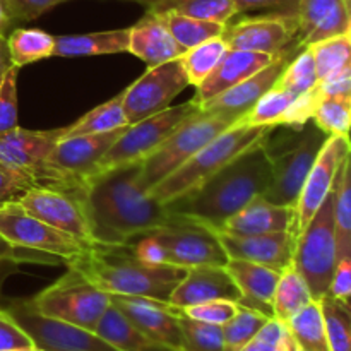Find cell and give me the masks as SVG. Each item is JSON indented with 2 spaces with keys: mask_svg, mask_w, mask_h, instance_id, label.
Instances as JSON below:
<instances>
[{
  "mask_svg": "<svg viewBox=\"0 0 351 351\" xmlns=\"http://www.w3.org/2000/svg\"><path fill=\"white\" fill-rule=\"evenodd\" d=\"M40 314L95 331L110 307V295L91 283L81 271L67 266V273L31 298Z\"/></svg>",
  "mask_w": 351,
  "mask_h": 351,
  "instance_id": "obj_9",
  "label": "cell"
},
{
  "mask_svg": "<svg viewBox=\"0 0 351 351\" xmlns=\"http://www.w3.org/2000/svg\"><path fill=\"white\" fill-rule=\"evenodd\" d=\"M276 127L278 125H249L240 120L225 132L216 136L211 143L206 144L182 167L158 182L149 191L151 197L165 206L189 194L197 189L202 182L208 180L211 175L221 170L225 165H228L233 158L263 141Z\"/></svg>",
  "mask_w": 351,
  "mask_h": 351,
  "instance_id": "obj_6",
  "label": "cell"
},
{
  "mask_svg": "<svg viewBox=\"0 0 351 351\" xmlns=\"http://www.w3.org/2000/svg\"><path fill=\"white\" fill-rule=\"evenodd\" d=\"M226 50H228V45L225 43L221 36L204 41L194 48H189L180 57V64L184 67L185 75H187L189 84H201L211 74L213 69L218 65Z\"/></svg>",
  "mask_w": 351,
  "mask_h": 351,
  "instance_id": "obj_36",
  "label": "cell"
},
{
  "mask_svg": "<svg viewBox=\"0 0 351 351\" xmlns=\"http://www.w3.org/2000/svg\"><path fill=\"white\" fill-rule=\"evenodd\" d=\"M293 218V206L273 204L259 195L243 206L239 213H235L219 232L237 237L290 232Z\"/></svg>",
  "mask_w": 351,
  "mask_h": 351,
  "instance_id": "obj_26",
  "label": "cell"
},
{
  "mask_svg": "<svg viewBox=\"0 0 351 351\" xmlns=\"http://www.w3.org/2000/svg\"><path fill=\"white\" fill-rule=\"evenodd\" d=\"M21 206L34 218L60 230L84 243H93L91 232L77 197L55 189L36 187L19 199Z\"/></svg>",
  "mask_w": 351,
  "mask_h": 351,
  "instance_id": "obj_18",
  "label": "cell"
},
{
  "mask_svg": "<svg viewBox=\"0 0 351 351\" xmlns=\"http://www.w3.org/2000/svg\"><path fill=\"white\" fill-rule=\"evenodd\" d=\"M314 57L315 71H317L319 81L338 74L345 67L351 65V40L350 34L328 38L319 43L308 45Z\"/></svg>",
  "mask_w": 351,
  "mask_h": 351,
  "instance_id": "obj_39",
  "label": "cell"
},
{
  "mask_svg": "<svg viewBox=\"0 0 351 351\" xmlns=\"http://www.w3.org/2000/svg\"><path fill=\"white\" fill-rule=\"evenodd\" d=\"M211 300L242 304V293L225 266L189 267L184 280L171 291L168 304L177 308H185Z\"/></svg>",
  "mask_w": 351,
  "mask_h": 351,
  "instance_id": "obj_21",
  "label": "cell"
},
{
  "mask_svg": "<svg viewBox=\"0 0 351 351\" xmlns=\"http://www.w3.org/2000/svg\"><path fill=\"white\" fill-rule=\"evenodd\" d=\"M326 336L331 351H351V312L350 305L324 295L319 300Z\"/></svg>",
  "mask_w": 351,
  "mask_h": 351,
  "instance_id": "obj_40",
  "label": "cell"
},
{
  "mask_svg": "<svg viewBox=\"0 0 351 351\" xmlns=\"http://www.w3.org/2000/svg\"><path fill=\"white\" fill-rule=\"evenodd\" d=\"M110 304L122 312L146 338L171 351H182L180 308L153 298L110 295Z\"/></svg>",
  "mask_w": 351,
  "mask_h": 351,
  "instance_id": "obj_17",
  "label": "cell"
},
{
  "mask_svg": "<svg viewBox=\"0 0 351 351\" xmlns=\"http://www.w3.org/2000/svg\"><path fill=\"white\" fill-rule=\"evenodd\" d=\"M0 259H12L19 264H45V266H58L65 264L62 257L51 256V254L40 252V250L26 249V247H17L10 243L9 240L0 235Z\"/></svg>",
  "mask_w": 351,
  "mask_h": 351,
  "instance_id": "obj_49",
  "label": "cell"
},
{
  "mask_svg": "<svg viewBox=\"0 0 351 351\" xmlns=\"http://www.w3.org/2000/svg\"><path fill=\"white\" fill-rule=\"evenodd\" d=\"M267 315L256 308L240 305L235 315L226 324L221 326L223 331V351H240L245 345L252 341L254 336L261 331L266 322Z\"/></svg>",
  "mask_w": 351,
  "mask_h": 351,
  "instance_id": "obj_38",
  "label": "cell"
},
{
  "mask_svg": "<svg viewBox=\"0 0 351 351\" xmlns=\"http://www.w3.org/2000/svg\"><path fill=\"white\" fill-rule=\"evenodd\" d=\"M271 180L273 168L263 141H259L197 189L168 202L165 208L170 216L194 219L219 232L235 213L263 195Z\"/></svg>",
  "mask_w": 351,
  "mask_h": 351,
  "instance_id": "obj_2",
  "label": "cell"
},
{
  "mask_svg": "<svg viewBox=\"0 0 351 351\" xmlns=\"http://www.w3.org/2000/svg\"><path fill=\"white\" fill-rule=\"evenodd\" d=\"M130 27L96 33L55 36L53 57H95V55L127 53Z\"/></svg>",
  "mask_w": 351,
  "mask_h": 351,
  "instance_id": "obj_28",
  "label": "cell"
},
{
  "mask_svg": "<svg viewBox=\"0 0 351 351\" xmlns=\"http://www.w3.org/2000/svg\"><path fill=\"white\" fill-rule=\"evenodd\" d=\"M65 266L81 271L95 287L108 295L153 298L168 302L171 291L184 280L187 269L171 264L143 261L130 243L99 245L91 243Z\"/></svg>",
  "mask_w": 351,
  "mask_h": 351,
  "instance_id": "obj_3",
  "label": "cell"
},
{
  "mask_svg": "<svg viewBox=\"0 0 351 351\" xmlns=\"http://www.w3.org/2000/svg\"><path fill=\"white\" fill-rule=\"evenodd\" d=\"M304 47L297 43V40L291 45H288L285 50H281L276 57L273 58L271 64H267L266 67L261 69L259 72L252 74L250 77L243 79L242 82H239L233 88L226 89L225 93L218 95L216 98H213L211 101L204 103L199 108L209 110V112H223L230 113V115L242 117L256 105L257 99L263 95H266L271 88L278 82L280 75L283 74L285 67L290 64L291 58L298 53Z\"/></svg>",
  "mask_w": 351,
  "mask_h": 351,
  "instance_id": "obj_20",
  "label": "cell"
},
{
  "mask_svg": "<svg viewBox=\"0 0 351 351\" xmlns=\"http://www.w3.org/2000/svg\"><path fill=\"white\" fill-rule=\"evenodd\" d=\"M319 77L315 71L314 57L308 47H304L293 58L290 64L285 67L283 74L280 75L278 82L274 86L287 91L288 95L298 98L302 95H307L317 86Z\"/></svg>",
  "mask_w": 351,
  "mask_h": 351,
  "instance_id": "obj_41",
  "label": "cell"
},
{
  "mask_svg": "<svg viewBox=\"0 0 351 351\" xmlns=\"http://www.w3.org/2000/svg\"><path fill=\"white\" fill-rule=\"evenodd\" d=\"M312 122L328 136H348L351 123V96L321 98L312 113Z\"/></svg>",
  "mask_w": 351,
  "mask_h": 351,
  "instance_id": "obj_42",
  "label": "cell"
},
{
  "mask_svg": "<svg viewBox=\"0 0 351 351\" xmlns=\"http://www.w3.org/2000/svg\"><path fill=\"white\" fill-rule=\"evenodd\" d=\"M132 2H137V3H141V5H144V7H146L147 10H151V9H154V7H156L158 3H160V2H163V0H132Z\"/></svg>",
  "mask_w": 351,
  "mask_h": 351,
  "instance_id": "obj_58",
  "label": "cell"
},
{
  "mask_svg": "<svg viewBox=\"0 0 351 351\" xmlns=\"http://www.w3.org/2000/svg\"><path fill=\"white\" fill-rule=\"evenodd\" d=\"M141 163L122 165L84 182L79 202L93 243L123 245L170 219L167 208L137 182Z\"/></svg>",
  "mask_w": 351,
  "mask_h": 351,
  "instance_id": "obj_1",
  "label": "cell"
},
{
  "mask_svg": "<svg viewBox=\"0 0 351 351\" xmlns=\"http://www.w3.org/2000/svg\"><path fill=\"white\" fill-rule=\"evenodd\" d=\"M153 12H178L184 16L226 24L237 16L235 0H163Z\"/></svg>",
  "mask_w": 351,
  "mask_h": 351,
  "instance_id": "obj_37",
  "label": "cell"
},
{
  "mask_svg": "<svg viewBox=\"0 0 351 351\" xmlns=\"http://www.w3.org/2000/svg\"><path fill=\"white\" fill-rule=\"evenodd\" d=\"M225 267L242 293L240 305L256 308L269 319L273 317V297L280 271L240 259H228Z\"/></svg>",
  "mask_w": 351,
  "mask_h": 351,
  "instance_id": "obj_27",
  "label": "cell"
},
{
  "mask_svg": "<svg viewBox=\"0 0 351 351\" xmlns=\"http://www.w3.org/2000/svg\"><path fill=\"white\" fill-rule=\"evenodd\" d=\"M62 2L67 0H5V5L14 23H26L36 19Z\"/></svg>",
  "mask_w": 351,
  "mask_h": 351,
  "instance_id": "obj_53",
  "label": "cell"
},
{
  "mask_svg": "<svg viewBox=\"0 0 351 351\" xmlns=\"http://www.w3.org/2000/svg\"><path fill=\"white\" fill-rule=\"evenodd\" d=\"M285 127L281 132H276V127L263 139L273 168V180L263 197L273 204L295 208L305 178L329 136L312 120L302 127Z\"/></svg>",
  "mask_w": 351,
  "mask_h": 351,
  "instance_id": "obj_4",
  "label": "cell"
},
{
  "mask_svg": "<svg viewBox=\"0 0 351 351\" xmlns=\"http://www.w3.org/2000/svg\"><path fill=\"white\" fill-rule=\"evenodd\" d=\"M189 84L180 58L153 65L122 91V106L129 123L163 112Z\"/></svg>",
  "mask_w": 351,
  "mask_h": 351,
  "instance_id": "obj_13",
  "label": "cell"
},
{
  "mask_svg": "<svg viewBox=\"0 0 351 351\" xmlns=\"http://www.w3.org/2000/svg\"><path fill=\"white\" fill-rule=\"evenodd\" d=\"M291 351H305V350H300V348H297V345H295V346H293V350H291Z\"/></svg>",
  "mask_w": 351,
  "mask_h": 351,
  "instance_id": "obj_60",
  "label": "cell"
},
{
  "mask_svg": "<svg viewBox=\"0 0 351 351\" xmlns=\"http://www.w3.org/2000/svg\"><path fill=\"white\" fill-rule=\"evenodd\" d=\"M315 91L321 98L329 96H351V65L339 71L338 74L331 77L319 81L315 86Z\"/></svg>",
  "mask_w": 351,
  "mask_h": 351,
  "instance_id": "obj_54",
  "label": "cell"
},
{
  "mask_svg": "<svg viewBox=\"0 0 351 351\" xmlns=\"http://www.w3.org/2000/svg\"><path fill=\"white\" fill-rule=\"evenodd\" d=\"M10 67H12V62H10L9 48H7V38L0 36V79Z\"/></svg>",
  "mask_w": 351,
  "mask_h": 351,
  "instance_id": "obj_56",
  "label": "cell"
},
{
  "mask_svg": "<svg viewBox=\"0 0 351 351\" xmlns=\"http://www.w3.org/2000/svg\"><path fill=\"white\" fill-rule=\"evenodd\" d=\"M21 264L16 263L12 259H0V302H2V291H3V283L9 280L10 276L19 273Z\"/></svg>",
  "mask_w": 351,
  "mask_h": 351,
  "instance_id": "obj_55",
  "label": "cell"
},
{
  "mask_svg": "<svg viewBox=\"0 0 351 351\" xmlns=\"http://www.w3.org/2000/svg\"><path fill=\"white\" fill-rule=\"evenodd\" d=\"M101 339L119 351H171L156 345L143 335L125 315L112 304L96 324L95 331Z\"/></svg>",
  "mask_w": 351,
  "mask_h": 351,
  "instance_id": "obj_29",
  "label": "cell"
},
{
  "mask_svg": "<svg viewBox=\"0 0 351 351\" xmlns=\"http://www.w3.org/2000/svg\"><path fill=\"white\" fill-rule=\"evenodd\" d=\"M185 51L171 36L160 14L153 10H147L146 16L130 27L127 53L136 55L149 67L180 58Z\"/></svg>",
  "mask_w": 351,
  "mask_h": 351,
  "instance_id": "obj_25",
  "label": "cell"
},
{
  "mask_svg": "<svg viewBox=\"0 0 351 351\" xmlns=\"http://www.w3.org/2000/svg\"><path fill=\"white\" fill-rule=\"evenodd\" d=\"M0 235L17 247L62 257L65 264L91 245L51 228L41 219L31 216L19 202H9L0 208Z\"/></svg>",
  "mask_w": 351,
  "mask_h": 351,
  "instance_id": "obj_14",
  "label": "cell"
},
{
  "mask_svg": "<svg viewBox=\"0 0 351 351\" xmlns=\"http://www.w3.org/2000/svg\"><path fill=\"white\" fill-rule=\"evenodd\" d=\"M197 110L199 106L191 99L178 106H168L163 112L139 120L136 123H129L119 136V139L101 158L96 173L122 167V165L141 163L143 160H146L187 117H191Z\"/></svg>",
  "mask_w": 351,
  "mask_h": 351,
  "instance_id": "obj_11",
  "label": "cell"
},
{
  "mask_svg": "<svg viewBox=\"0 0 351 351\" xmlns=\"http://www.w3.org/2000/svg\"><path fill=\"white\" fill-rule=\"evenodd\" d=\"M314 300L307 281L293 267V264L285 267L278 280L273 297V317L287 322L291 315L297 314L302 307Z\"/></svg>",
  "mask_w": 351,
  "mask_h": 351,
  "instance_id": "obj_31",
  "label": "cell"
},
{
  "mask_svg": "<svg viewBox=\"0 0 351 351\" xmlns=\"http://www.w3.org/2000/svg\"><path fill=\"white\" fill-rule=\"evenodd\" d=\"M225 249L228 259L249 261V263L263 264L276 271H283L291 266L293 261L295 239L290 232L264 233V235H228L216 232Z\"/></svg>",
  "mask_w": 351,
  "mask_h": 351,
  "instance_id": "obj_22",
  "label": "cell"
},
{
  "mask_svg": "<svg viewBox=\"0 0 351 351\" xmlns=\"http://www.w3.org/2000/svg\"><path fill=\"white\" fill-rule=\"evenodd\" d=\"M16 348H34L29 336L19 328L12 315L0 307V351Z\"/></svg>",
  "mask_w": 351,
  "mask_h": 351,
  "instance_id": "obj_51",
  "label": "cell"
},
{
  "mask_svg": "<svg viewBox=\"0 0 351 351\" xmlns=\"http://www.w3.org/2000/svg\"><path fill=\"white\" fill-rule=\"evenodd\" d=\"M295 343L285 322L271 317L252 338L249 345L240 351H291Z\"/></svg>",
  "mask_w": 351,
  "mask_h": 351,
  "instance_id": "obj_45",
  "label": "cell"
},
{
  "mask_svg": "<svg viewBox=\"0 0 351 351\" xmlns=\"http://www.w3.org/2000/svg\"><path fill=\"white\" fill-rule=\"evenodd\" d=\"M55 36L47 31L34 27H19L7 34V48H9L10 62L14 67L21 69L33 62L53 57Z\"/></svg>",
  "mask_w": 351,
  "mask_h": 351,
  "instance_id": "obj_32",
  "label": "cell"
},
{
  "mask_svg": "<svg viewBox=\"0 0 351 351\" xmlns=\"http://www.w3.org/2000/svg\"><path fill=\"white\" fill-rule=\"evenodd\" d=\"M345 3H346V5H348L350 9H351V0H345Z\"/></svg>",
  "mask_w": 351,
  "mask_h": 351,
  "instance_id": "obj_61",
  "label": "cell"
},
{
  "mask_svg": "<svg viewBox=\"0 0 351 351\" xmlns=\"http://www.w3.org/2000/svg\"><path fill=\"white\" fill-rule=\"evenodd\" d=\"M285 324H287L288 332H290L297 348L305 351H331L328 345V336H326L324 319H322L319 300L308 302L297 314L291 315Z\"/></svg>",
  "mask_w": 351,
  "mask_h": 351,
  "instance_id": "obj_30",
  "label": "cell"
},
{
  "mask_svg": "<svg viewBox=\"0 0 351 351\" xmlns=\"http://www.w3.org/2000/svg\"><path fill=\"white\" fill-rule=\"evenodd\" d=\"M221 38L230 50L276 55L297 40V16L263 14L226 23Z\"/></svg>",
  "mask_w": 351,
  "mask_h": 351,
  "instance_id": "obj_16",
  "label": "cell"
},
{
  "mask_svg": "<svg viewBox=\"0 0 351 351\" xmlns=\"http://www.w3.org/2000/svg\"><path fill=\"white\" fill-rule=\"evenodd\" d=\"M329 297L350 305L351 295V254H339L332 269L331 283L328 290Z\"/></svg>",
  "mask_w": 351,
  "mask_h": 351,
  "instance_id": "obj_50",
  "label": "cell"
},
{
  "mask_svg": "<svg viewBox=\"0 0 351 351\" xmlns=\"http://www.w3.org/2000/svg\"><path fill=\"white\" fill-rule=\"evenodd\" d=\"M156 14H160L163 23L167 24L168 31L171 33V36H173L175 40H177V43L180 45V47H184L185 50L197 47V45L204 43V41L208 40H213V38L221 36L223 31H225V24L215 23V21L197 19V17L171 12V10Z\"/></svg>",
  "mask_w": 351,
  "mask_h": 351,
  "instance_id": "obj_35",
  "label": "cell"
},
{
  "mask_svg": "<svg viewBox=\"0 0 351 351\" xmlns=\"http://www.w3.org/2000/svg\"><path fill=\"white\" fill-rule=\"evenodd\" d=\"M278 55V53H276ZM276 55L259 53V51H243V50H226L221 60L218 62L211 74L204 79L199 86H195V95L192 101L197 106L211 101L218 95L225 93L226 89L233 88L243 79L250 77L273 62Z\"/></svg>",
  "mask_w": 351,
  "mask_h": 351,
  "instance_id": "obj_24",
  "label": "cell"
},
{
  "mask_svg": "<svg viewBox=\"0 0 351 351\" xmlns=\"http://www.w3.org/2000/svg\"><path fill=\"white\" fill-rule=\"evenodd\" d=\"M17 67H10L0 79V134L17 127Z\"/></svg>",
  "mask_w": 351,
  "mask_h": 351,
  "instance_id": "obj_47",
  "label": "cell"
},
{
  "mask_svg": "<svg viewBox=\"0 0 351 351\" xmlns=\"http://www.w3.org/2000/svg\"><path fill=\"white\" fill-rule=\"evenodd\" d=\"M350 156L348 136H329L322 146L321 153L315 158L311 171L304 182L300 195L295 204V218L290 233L297 239L302 230L314 218L319 206L324 202L335 185L336 173L341 167L343 160Z\"/></svg>",
  "mask_w": 351,
  "mask_h": 351,
  "instance_id": "obj_15",
  "label": "cell"
},
{
  "mask_svg": "<svg viewBox=\"0 0 351 351\" xmlns=\"http://www.w3.org/2000/svg\"><path fill=\"white\" fill-rule=\"evenodd\" d=\"M240 120L242 117L199 108L197 112L187 117L154 153L141 161L139 177H137L139 185L149 192L158 182L182 167L206 144L211 143L216 136L225 132Z\"/></svg>",
  "mask_w": 351,
  "mask_h": 351,
  "instance_id": "obj_7",
  "label": "cell"
},
{
  "mask_svg": "<svg viewBox=\"0 0 351 351\" xmlns=\"http://www.w3.org/2000/svg\"><path fill=\"white\" fill-rule=\"evenodd\" d=\"M3 351H41L38 348H16V350H3Z\"/></svg>",
  "mask_w": 351,
  "mask_h": 351,
  "instance_id": "obj_59",
  "label": "cell"
},
{
  "mask_svg": "<svg viewBox=\"0 0 351 351\" xmlns=\"http://www.w3.org/2000/svg\"><path fill=\"white\" fill-rule=\"evenodd\" d=\"M300 0H235L237 16L239 14L264 10L267 14L280 16H297Z\"/></svg>",
  "mask_w": 351,
  "mask_h": 351,
  "instance_id": "obj_52",
  "label": "cell"
},
{
  "mask_svg": "<svg viewBox=\"0 0 351 351\" xmlns=\"http://www.w3.org/2000/svg\"><path fill=\"white\" fill-rule=\"evenodd\" d=\"M125 127L103 134L62 137L55 144L47 163L53 167L55 170L84 184L88 178H91L96 173L101 158L112 147V144L119 139Z\"/></svg>",
  "mask_w": 351,
  "mask_h": 351,
  "instance_id": "obj_19",
  "label": "cell"
},
{
  "mask_svg": "<svg viewBox=\"0 0 351 351\" xmlns=\"http://www.w3.org/2000/svg\"><path fill=\"white\" fill-rule=\"evenodd\" d=\"M182 335V351H223L221 326L206 324L178 314Z\"/></svg>",
  "mask_w": 351,
  "mask_h": 351,
  "instance_id": "obj_44",
  "label": "cell"
},
{
  "mask_svg": "<svg viewBox=\"0 0 351 351\" xmlns=\"http://www.w3.org/2000/svg\"><path fill=\"white\" fill-rule=\"evenodd\" d=\"M14 24L12 17H10L9 9L5 5V0H0V36H5L9 34L10 26Z\"/></svg>",
  "mask_w": 351,
  "mask_h": 351,
  "instance_id": "obj_57",
  "label": "cell"
},
{
  "mask_svg": "<svg viewBox=\"0 0 351 351\" xmlns=\"http://www.w3.org/2000/svg\"><path fill=\"white\" fill-rule=\"evenodd\" d=\"M64 134L65 127L53 130H27L17 125L9 132L0 134V163L27 171L36 178L40 187L67 192L79 199L84 184L47 163L55 144Z\"/></svg>",
  "mask_w": 351,
  "mask_h": 351,
  "instance_id": "obj_8",
  "label": "cell"
},
{
  "mask_svg": "<svg viewBox=\"0 0 351 351\" xmlns=\"http://www.w3.org/2000/svg\"><path fill=\"white\" fill-rule=\"evenodd\" d=\"M36 187H40V184L33 175L0 163V208L9 202H17L31 189Z\"/></svg>",
  "mask_w": 351,
  "mask_h": 351,
  "instance_id": "obj_46",
  "label": "cell"
},
{
  "mask_svg": "<svg viewBox=\"0 0 351 351\" xmlns=\"http://www.w3.org/2000/svg\"><path fill=\"white\" fill-rule=\"evenodd\" d=\"M351 9L345 0H300L297 12V43L300 47L350 34Z\"/></svg>",
  "mask_w": 351,
  "mask_h": 351,
  "instance_id": "obj_23",
  "label": "cell"
},
{
  "mask_svg": "<svg viewBox=\"0 0 351 351\" xmlns=\"http://www.w3.org/2000/svg\"><path fill=\"white\" fill-rule=\"evenodd\" d=\"M293 99V96L288 95L287 91L273 86L243 115L242 122L249 123V125H281Z\"/></svg>",
  "mask_w": 351,
  "mask_h": 351,
  "instance_id": "obj_43",
  "label": "cell"
},
{
  "mask_svg": "<svg viewBox=\"0 0 351 351\" xmlns=\"http://www.w3.org/2000/svg\"><path fill=\"white\" fill-rule=\"evenodd\" d=\"M125 125H129V122H127L125 113H123L122 93H120L115 98L108 99V101L101 103L96 108L89 110L86 115L75 120L72 125L65 127L64 137L84 136V134H103L110 132V130L122 129Z\"/></svg>",
  "mask_w": 351,
  "mask_h": 351,
  "instance_id": "obj_34",
  "label": "cell"
},
{
  "mask_svg": "<svg viewBox=\"0 0 351 351\" xmlns=\"http://www.w3.org/2000/svg\"><path fill=\"white\" fill-rule=\"evenodd\" d=\"M336 259L338 245L331 191L324 202L319 206L311 223L295 239L291 264L307 281L314 300H321L324 295H328Z\"/></svg>",
  "mask_w": 351,
  "mask_h": 351,
  "instance_id": "obj_10",
  "label": "cell"
},
{
  "mask_svg": "<svg viewBox=\"0 0 351 351\" xmlns=\"http://www.w3.org/2000/svg\"><path fill=\"white\" fill-rule=\"evenodd\" d=\"M332 215L336 225V245L339 254H351V170L345 158L332 185Z\"/></svg>",
  "mask_w": 351,
  "mask_h": 351,
  "instance_id": "obj_33",
  "label": "cell"
},
{
  "mask_svg": "<svg viewBox=\"0 0 351 351\" xmlns=\"http://www.w3.org/2000/svg\"><path fill=\"white\" fill-rule=\"evenodd\" d=\"M143 261L171 266H226L228 256L216 230L180 216H170L165 225L130 242Z\"/></svg>",
  "mask_w": 351,
  "mask_h": 351,
  "instance_id": "obj_5",
  "label": "cell"
},
{
  "mask_svg": "<svg viewBox=\"0 0 351 351\" xmlns=\"http://www.w3.org/2000/svg\"><path fill=\"white\" fill-rule=\"evenodd\" d=\"M239 304L230 300H211L206 304L192 305V307L182 308V314L195 321L206 322V324L223 326L235 315Z\"/></svg>",
  "mask_w": 351,
  "mask_h": 351,
  "instance_id": "obj_48",
  "label": "cell"
},
{
  "mask_svg": "<svg viewBox=\"0 0 351 351\" xmlns=\"http://www.w3.org/2000/svg\"><path fill=\"white\" fill-rule=\"evenodd\" d=\"M3 308L41 351H119L96 332L40 314L31 298H14Z\"/></svg>",
  "mask_w": 351,
  "mask_h": 351,
  "instance_id": "obj_12",
  "label": "cell"
}]
</instances>
